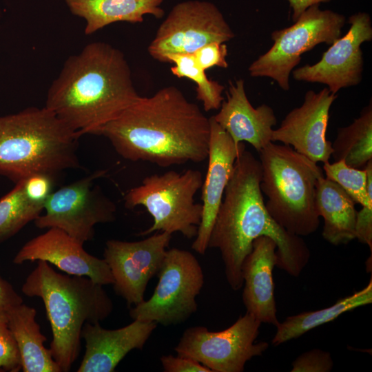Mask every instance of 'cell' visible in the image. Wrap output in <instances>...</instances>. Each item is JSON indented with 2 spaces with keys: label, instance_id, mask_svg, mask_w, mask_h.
Returning <instances> with one entry per match:
<instances>
[{
  "label": "cell",
  "instance_id": "obj_1",
  "mask_svg": "<svg viewBox=\"0 0 372 372\" xmlns=\"http://www.w3.org/2000/svg\"><path fill=\"white\" fill-rule=\"evenodd\" d=\"M99 135L125 159L167 167L207 158L210 120L170 85L150 96H140Z\"/></svg>",
  "mask_w": 372,
  "mask_h": 372
},
{
  "label": "cell",
  "instance_id": "obj_2",
  "mask_svg": "<svg viewBox=\"0 0 372 372\" xmlns=\"http://www.w3.org/2000/svg\"><path fill=\"white\" fill-rule=\"evenodd\" d=\"M260 162L245 149L237 158L224 192L208 242L218 249L227 280L234 290L243 285L242 265L252 243L264 236L276 244V267L298 277L307 265L310 251L302 237L289 233L269 214L260 189Z\"/></svg>",
  "mask_w": 372,
  "mask_h": 372
},
{
  "label": "cell",
  "instance_id": "obj_3",
  "mask_svg": "<svg viewBox=\"0 0 372 372\" xmlns=\"http://www.w3.org/2000/svg\"><path fill=\"white\" fill-rule=\"evenodd\" d=\"M139 96L123 53L94 41L65 61L48 89L45 107L80 137L99 135Z\"/></svg>",
  "mask_w": 372,
  "mask_h": 372
},
{
  "label": "cell",
  "instance_id": "obj_4",
  "mask_svg": "<svg viewBox=\"0 0 372 372\" xmlns=\"http://www.w3.org/2000/svg\"><path fill=\"white\" fill-rule=\"evenodd\" d=\"M103 286L85 276L58 273L43 260L22 285L25 296L43 302L52 333L50 351L61 371H69L79 357L83 326L100 323L113 310Z\"/></svg>",
  "mask_w": 372,
  "mask_h": 372
},
{
  "label": "cell",
  "instance_id": "obj_5",
  "mask_svg": "<svg viewBox=\"0 0 372 372\" xmlns=\"http://www.w3.org/2000/svg\"><path fill=\"white\" fill-rule=\"evenodd\" d=\"M78 135L46 107L0 116V174L16 183L80 167Z\"/></svg>",
  "mask_w": 372,
  "mask_h": 372
},
{
  "label": "cell",
  "instance_id": "obj_6",
  "mask_svg": "<svg viewBox=\"0 0 372 372\" xmlns=\"http://www.w3.org/2000/svg\"><path fill=\"white\" fill-rule=\"evenodd\" d=\"M258 153L260 189L267 198L269 214L291 234L302 237L316 232L320 225L316 186L322 169L284 144L271 142Z\"/></svg>",
  "mask_w": 372,
  "mask_h": 372
},
{
  "label": "cell",
  "instance_id": "obj_7",
  "mask_svg": "<svg viewBox=\"0 0 372 372\" xmlns=\"http://www.w3.org/2000/svg\"><path fill=\"white\" fill-rule=\"evenodd\" d=\"M203 179L199 170L189 169L183 173L168 171L145 177L142 183L125 196V205L132 209L143 206L154 223L140 236L154 231L172 234L179 232L188 239L196 237L200 223L203 207L194 196Z\"/></svg>",
  "mask_w": 372,
  "mask_h": 372
},
{
  "label": "cell",
  "instance_id": "obj_8",
  "mask_svg": "<svg viewBox=\"0 0 372 372\" xmlns=\"http://www.w3.org/2000/svg\"><path fill=\"white\" fill-rule=\"evenodd\" d=\"M345 17L318 5L304 10L287 28L271 32L272 46L248 68L252 77H268L284 91L289 90V76L300 63L301 56L317 45L332 44L341 37Z\"/></svg>",
  "mask_w": 372,
  "mask_h": 372
},
{
  "label": "cell",
  "instance_id": "obj_9",
  "mask_svg": "<svg viewBox=\"0 0 372 372\" xmlns=\"http://www.w3.org/2000/svg\"><path fill=\"white\" fill-rule=\"evenodd\" d=\"M158 276L152 296L132 308L130 317L164 326L187 320L197 310L196 297L204 285L199 262L189 251L172 248L167 250Z\"/></svg>",
  "mask_w": 372,
  "mask_h": 372
},
{
  "label": "cell",
  "instance_id": "obj_10",
  "mask_svg": "<svg viewBox=\"0 0 372 372\" xmlns=\"http://www.w3.org/2000/svg\"><path fill=\"white\" fill-rule=\"evenodd\" d=\"M261 322L246 312L229 328L210 331L203 326L186 329L174 348L178 355L189 358L211 372H242L246 362L267 349L266 342L255 343Z\"/></svg>",
  "mask_w": 372,
  "mask_h": 372
},
{
  "label": "cell",
  "instance_id": "obj_11",
  "mask_svg": "<svg viewBox=\"0 0 372 372\" xmlns=\"http://www.w3.org/2000/svg\"><path fill=\"white\" fill-rule=\"evenodd\" d=\"M105 170H97L52 192L44 204V214L34 220L40 229L59 228L81 244L92 240L94 226L115 220L116 205L94 181Z\"/></svg>",
  "mask_w": 372,
  "mask_h": 372
},
{
  "label": "cell",
  "instance_id": "obj_12",
  "mask_svg": "<svg viewBox=\"0 0 372 372\" xmlns=\"http://www.w3.org/2000/svg\"><path fill=\"white\" fill-rule=\"evenodd\" d=\"M235 34L218 7L191 0L175 5L147 48L150 56L165 63L170 54H193L211 43L229 41Z\"/></svg>",
  "mask_w": 372,
  "mask_h": 372
},
{
  "label": "cell",
  "instance_id": "obj_13",
  "mask_svg": "<svg viewBox=\"0 0 372 372\" xmlns=\"http://www.w3.org/2000/svg\"><path fill=\"white\" fill-rule=\"evenodd\" d=\"M348 23V32L331 44L319 61L292 71L295 80L326 85L333 94L360 84L364 70L361 45L372 40V21L369 14L358 12Z\"/></svg>",
  "mask_w": 372,
  "mask_h": 372
},
{
  "label": "cell",
  "instance_id": "obj_14",
  "mask_svg": "<svg viewBox=\"0 0 372 372\" xmlns=\"http://www.w3.org/2000/svg\"><path fill=\"white\" fill-rule=\"evenodd\" d=\"M171 238V234L161 231L139 241L106 242L103 259L113 276L116 293L128 306L144 300L147 285L159 271Z\"/></svg>",
  "mask_w": 372,
  "mask_h": 372
},
{
  "label": "cell",
  "instance_id": "obj_15",
  "mask_svg": "<svg viewBox=\"0 0 372 372\" xmlns=\"http://www.w3.org/2000/svg\"><path fill=\"white\" fill-rule=\"evenodd\" d=\"M337 97L327 87L318 92L308 90L302 105L291 110L273 130L272 142L289 145L316 163L329 162L332 143L326 132L331 106Z\"/></svg>",
  "mask_w": 372,
  "mask_h": 372
},
{
  "label": "cell",
  "instance_id": "obj_16",
  "mask_svg": "<svg viewBox=\"0 0 372 372\" xmlns=\"http://www.w3.org/2000/svg\"><path fill=\"white\" fill-rule=\"evenodd\" d=\"M35 260L45 261L67 274L85 276L102 285L114 283L105 260L87 253L83 244L59 228H48L27 242L16 254L13 262L21 265Z\"/></svg>",
  "mask_w": 372,
  "mask_h": 372
},
{
  "label": "cell",
  "instance_id": "obj_17",
  "mask_svg": "<svg viewBox=\"0 0 372 372\" xmlns=\"http://www.w3.org/2000/svg\"><path fill=\"white\" fill-rule=\"evenodd\" d=\"M209 120L208 166L201 186L203 211L198 232L192 245V249L201 255L208 249L211 231L234 163L245 149L244 143L236 145L212 116Z\"/></svg>",
  "mask_w": 372,
  "mask_h": 372
},
{
  "label": "cell",
  "instance_id": "obj_18",
  "mask_svg": "<svg viewBox=\"0 0 372 372\" xmlns=\"http://www.w3.org/2000/svg\"><path fill=\"white\" fill-rule=\"evenodd\" d=\"M155 322L134 320L122 328L106 329L86 323L81 332L85 351L78 372H113L133 349H142L156 327Z\"/></svg>",
  "mask_w": 372,
  "mask_h": 372
},
{
  "label": "cell",
  "instance_id": "obj_19",
  "mask_svg": "<svg viewBox=\"0 0 372 372\" xmlns=\"http://www.w3.org/2000/svg\"><path fill=\"white\" fill-rule=\"evenodd\" d=\"M214 121L230 136L236 145L247 142L260 152L269 143L277 118L271 107H254L249 101L243 79L229 81L227 99L223 101Z\"/></svg>",
  "mask_w": 372,
  "mask_h": 372
},
{
  "label": "cell",
  "instance_id": "obj_20",
  "mask_svg": "<svg viewBox=\"0 0 372 372\" xmlns=\"http://www.w3.org/2000/svg\"><path fill=\"white\" fill-rule=\"evenodd\" d=\"M276 244L267 236H260L252 243L251 252L242 265L245 287L242 301L247 313L261 323H280L274 297L272 271L276 266L278 256Z\"/></svg>",
  "mask_w": 372,
  "mask_h": 372
},
{
  "label": "cell",
  "instance_id": "obj_21",
  "mask_svg": "<svg viewBox=\"0 0 372 372\" xmlns=\"http://www.w3.org/2000/svg\"><path fill=\"white\" fill-rule=\"evenodd\" d=\"M164 0H65L70 11L85 21L84 32L92 34L113 23H141L144 16L163 17Z\"/></svg>",
  "mask_w": 372,
  "mask_h": 372
},
{
  "label": "cell",
  "instance_id": "obj_22",
  "mask_svg": "<svg viewBox=\"0 0 372 372\" xmlns=\"http://www.w3.org/2000/svg\"><path fill=\"white\" fill-rule=\"evenodd\" d=\"M316 207L324 220L322 237L333 245H346L355 238V203L336 183L318 177Z\"/></svg>",
  "mask_w": 372,
  "mask_h": 372
},
{
  "label": "cell",
  "instance_id": "obj_23",
  "mask_svg": "<svg viewBox=\"0 0 372 372\" xmlns=\"http://www.w3.org/2000/svg\"><path fill=\"white\" fill-rule=\"evenodd\" d=\"M8 326L17 342L23 372H61L50 349L46 337L36 320L37 311L23 303L6 311Z\"/></svg>",
  "mask_w": 372,
  "mask_h": 372
},
{
  "label": "cell",
  "instance_id": "obj_24",
  "mask_svg": "<svg viewBox=\"0 0 372 372\" xmlns=\"http://www.w3.org/2000/svg\"><path fill=\"white\" fill-rule=\"evenodd\" d=\"M372 302V280L362 289L338 300L334 304L317 311H307L287 317L280 322L272 340L279 345L299 338L310 330L333 321L342 313Z\"/></svg>",
  "mask_w": 372,
  "mask_h": 372
},
{
  "label": "cell",
  "instance_id": "obj_25",
  "mask_svg": "<svg viewBox=\"0 0 372 372\" xmlns=\"http://www.w3.org/2000/svg\"><path fill=\"white\" fill-rule=\"evenodd\" d=\"M335 161L344 160L351 167L363 169L372 161V103L347 126L338 129L331 143Z\"/></svg>",
  "mask_w": 372,
  "mask_h": 372
},
{
  "label": "cell",
  "instance_id": "obj_26",
  "mask_svg": "<svg viewBox=\"0 0 372 372\" xmlns=\"http://www.w3.org/2000/svg\"><path fill=\"white\" fill-rule=\"evenodd\" d=\"M44 204L30 200L25 194L23 180L0 198V243L18 233L43 211Z\"/></svg>",
  "mask_w": 372,
  "mask_h": 372
},
{
  "label": "cell",
  "instance_id": "obj_27",
  "mask_svg": "<svg viewBox=\"0 0 372 372\" xmlns=\"http://www.w3.org/2000/svg\"><path fill=\"white\" fill-rule=\"evenodd\" d=\"M165 63H172V73L178 78H187L196 85V99L201 101L205 112L218 110L224 101L225 87L207 76L205 70L197 63L193 54H170Z\"/></svg>",
  "mask_w": 372,
  "mask_h": 372
},
{
  "label": "cell",
  "instance_id": "obj_28",
  "mask_svg": "<svg viewBox=\"0 0 372 372\" xmlns=\"http://www.w3.org/2000/svg\"><path fill=\"white\" fill-rule=\"evenodd\" d=\"M324 176L339 185L356 203L372 201V161L363 169L351 167L344 160L323 163Z\"/></svg>",
  "mask_w": 372,
  "mask_h": 372
},
{
  "label": "cell",
  "instance_id": "obj_29",
  "mask_svg": "<svg viewBox=\"0 0 372 372\" xmlns=\"http://www.w3.org/2000/svg\"><path fill=\"white\" fill-rule=\"evenodd\" d=\"M21 369V356L8 326L6 311L0 310V371L18 372Z\"/></svg>",
  "mask_w": 372,
  "mask_h": 372
},
{
  "label": "cell",
  "instance_id": "obj_30",
  "mask_svg": "<svg viewBox=\"0 0 372 372\" xmlns=\"http://www.w3.org/2000/svg\"><path fill=\"white\" fill-rule=\"evenodd\" d=\"M333 362L330 353L318 349L305 352L292 363V372H329Z\"/></svg>",
  "mask_w": 372,
  "mask_h": 372
},
{
  "label": "cell",
  "instance_id": "obj_31",
  "mask_svg": "<svg viewBox=\"0 0 372 372\" xmlns=\"http://www.w3.org/2000/svg\"><path fill=\"white\" fill-rule=\"evenodd\" d=\"M227 46L225 43L211 42L193 53L198 65L204 70L216 66L227 68Z\"/></svg>",
  "mask_w": 372,
  "mask_h": 372
},
{
  "label": "cell",
  "instance_id": "obj_32",
  "mask_svg": "<svg viewBox=\"0 0 372 372\" xmlns=\"http://www.w3.org/2000/svg\"><path fill=\"white\" fill-rule=\"evenodd\" d=\"M53 176L39 173L23 179V189L27 197L32 202L45 204L52 193Z\"/></svg>",
  "mask_w": 372,
  "mask_h": 372
},
{
  "label": "cell",
  "instance_id": "obj_33",
  "mask_svg": "<svg viewBox=\"0 0 372 372\" xmlns=\"http://www.w3.org/2000/svg\"><path fill=\"white\" fill-rule=\"evenodd\" d=\"M160 360L165 372H211L198 361L186 357L168 355H163Z\"/></svg>",
  "mask_w": 372,
  "mask_h": 372
},
{
  "label": "cell",
  "instance_id": "obj_34",
  "mask_svg": "<svg viewBox=\"0 0 372 372\" xmlns=\"http://www.w3.org/2000/svg\"><path fill=\"white\" fill-rule=\"evenodd\" d=\"M355 238L367 245L372 251V201L357 212Z\"/></svg>",
  "mask_w": 372,
  "mask_h": 372
},
{
  "label": "cell",
  "instance_id": "obj_35",
  "mask_svg": "<svg viewBox=\"0 0 372 372\" xmlns=\"http://www.w3.org/2000/svg\"><path fill=\"white\" fill-rule=\"evenodd\" d=\"M21 303H23L21 297L12 285L0 274V310L7 311Z\"/></svg>",
  "mask_w": 372,
  "mask_h": 372
},
{
  "label": "cell",
  "instance_id": "obj_36",
  "mask_svg": "<svg viewBox=\"0 0 372 372\" xmlns=\"http://www.w3.org/2000/svg\"><path fill=\"white\" fill-rule=\"evenodd\" d=\"M289 4L292 12V19L293 22L300 15L308 8L318 5L322 3H327L333 0H287Z\"/></svg>",
  "mask_w": 372,
  "mask_h": 372
}]
</instances>
